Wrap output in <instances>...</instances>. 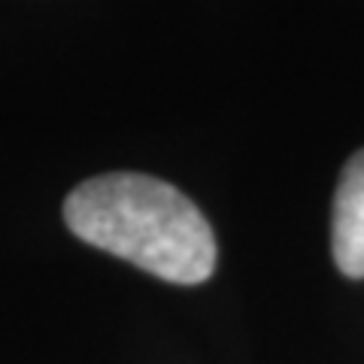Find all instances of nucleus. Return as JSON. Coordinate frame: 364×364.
Listing matches in <instances>:
<instances>
[{
    "instance_id": "1",
    "label": "nucleus",
    "mask_w": 364,
    "mask_h": 364,
    "mask_svg": "<svg viewBox=\"0 0 364 364\" xmlns=\"http://www.w3.org/2000/svg\"><path fill=\"white\" fill-rule=\"evenodd\" d=\"M67 228L91 246L173 286H198L215 270V237L179 188L146 173L85 179L64 200Z\"/></svg>"
},
{
    "instance_id": "2",
    "label": "nucleus",
    "mask_w": 364,
    "mask_h": 364,
    "mask_svg": "<svg viewBox=\"0 0 364 364\" xmlns=\"http://www.w3.org/2000/svg\"><path fill=\"white\" fill-rule=\"evenodd\" d=\"M334 264L349 279H364V149L346 161L331 219Z\"/></svg>"
}]
</instances>
